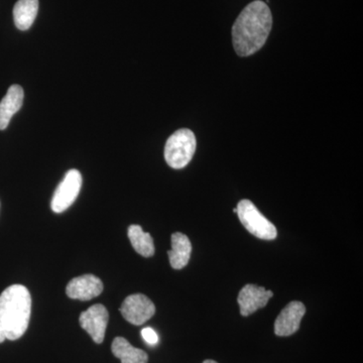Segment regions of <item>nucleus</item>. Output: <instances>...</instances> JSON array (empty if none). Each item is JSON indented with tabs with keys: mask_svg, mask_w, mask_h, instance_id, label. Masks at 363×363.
I'll use <instances>...</instances> for the list:
<instances>
[{
	"mask_svg": "<svg viewBox=\"0 0 363 363\" xmlns=\"http://www.w3.org/2000/svg\"><path fill=\"white\" fill-rule=\"evenodd\" d=\"M32 297L23 285L9 286L0 295V329L9 340L20 339L28 330Z\"/></svg>",
	"mask_w": 363,
	"mask_h": 363,
	"instance_id": "obj_2",
	"label": "nucleus"
},
{
	"mask_svg": "<svg viewBox=\"0 0 363 363\" xmlns=\"http://www.w3.org/2000/svg\"><path fill=\"white\" fill-rule=\"evenodd\" d=\"M238 218L248 233L264 240H272L278 235L276 226L260 213L250 200H241L236 208Z\"/></svg>",
	"mask_w": 363,
	"mask_h": 363,
	"instance_id": "obj_4",
	"label": "nucleus"
},
{
	"mask_svg": "<svg viewBox=\"0 0 363 363\" xmlns=\"http://www.w3.org/2000/svg\"><path fill=\"white\" fill-rule=\"evenodd\" d=\"M272 26L271 9L255 0L245 6L233 26V47L240 57L252 56L266 44Z\"/></svg>",
	"mask_w": 363,
	"mask_h": 363,
	"instance_id": "obj_1",
	"label": "nucleus"
},
{
	"mask_svg": "<svg viewBox=\"0 0 363 363\" xmlns=\"http://www.w3.org/2000/svg\"><path fill=\"white\" fill-rule=\"evenodd\" d=\"M104 291L101 279L93 274H84L71 279L66 288V294L74 300L89 301L98 297Z\"/></svg>",
	"mask_w": 363,
	"mask_h": 363,
	"instance_id": "obj_10",
	"label": "nucleus"
},
{
	"mask_svg": "<svg viewBox=\"0 0 363 363\" xmlns=\"http://www.w3.org/2000/svg\"><path fill=\"white\" fill-rule=\"evenodd\" d=\"M109 315L104 305H93L85 312L81 313L80 326L91 336L95 343L104 342L105 332L108 325Z\"/></svg>",
	"mask_w": 363,
	"mask_h": 363,
	"instance_id": "obj_7",
	"label": "nucleus"
},
{
	"mask_svg": "<svg viewBox=\"0 0 363 363\" xmlns=\"http://www.w3.org/2000/svg\"><path fill=\"white\" fill-rule=\"evenodd\" d=\"M272 296L274 294L272 291L266 290L264 286L252 284L243 286L238 298L241 316H250L257 310L266 307Z\"/></svg>",
	"mask_w": 363,
	"mask_h": 363,
	"instance_id": "obj_8",
	"label": "nucleus"
},
{
	"mask_svg": "<svg viewBox=\"0 0 363 363\" xmlns=\"http://www.w3.org/2000/svg\"><path fill=\"white\" fill-rule=\"evenodd\" d=\"M128 238L136 252L145 257H150L155 253L154 240L150 233H145L140 225L128 227Z\"/></svg>",
	"mask_w": 363,
	"mask_h": 363,
	"instance_id": "obj_15",
	"label": "nucleus"
},
{
	"mask_svg": "<svg viewBox=\"0 0 363 363\" xmlns=\"http://www.w3.org/2000/svg\"><path fill=\"white\" fill-rule=\"evenodd\" d=\"M197 147L192 130L181 128L169 136L164 147V160L171 168H185L193 159Z\"/></svg>",
	"mask_w": 363,
	"mask_h": 363,
	"instance_id": "obj_3",
	"label": "nucleus"
},
{
	"mask_svg": "<svg viewBox=\"0 0 363 363\" xmlns=\"http://www.w3.org/2000/svg\"><path fill=\"white\" fill-rule=\"evenodd\" d=\"M142 336L145 342L150 344V345H156L159 342V336H157V332L154 329L150 328V327L143 329Z\"/></svg>",
	"mask_w": 363,
	"mask_h": 363,
	"instance_id": "obj_16",
	"label": "nucleus"
},
{
	"mask_svg": "<svg viewBox=\"0 0 363 363\" xmlns=\"http://www.w3.org/2000/svg\"><path fill=\"white\" fill-rule=\"evenodd\" d=\"M39 11V0H18L13 7V20L21 30H30Z\"/></svg>",
	"mask_w": 363,
	"mask_h": 363,
	"instance_id": "obj_13",
	"label": "nucleus"
},
{
	"mask_svg": "<svg viewBox=\"0 0 363 363\" xmlns=\"http://www.w3.org/2000/svg\"><path fill=\"white\" fill-rule=\"evenodd\" d=\"M114 357L121 359V363H147L149 357L142 350L133 347L125 338L116 337L111 345Z\"/></svg>",
	"mask_w": 363,
	"mask_h": 363,
	"instance_id": "obj_14",
	"label": "nucleus"
},
{
	"mask_svg": "<svg viewBox=\"0 0 363 363\" xmlns=\"http://www.w3.org/2000/svg\"><path fill=\"white\" fill-rule=\"evenodd\" d=\"M203 363H218V362H214V360L207 359V360H205V362Z\"/></svg>",
	"mask_w": 363,
	"mask_h": 363,
	"instance_id": "obj_18",
	"label": "nucleus"
},
{
	"mask_svg": "<svg viewBox=\"0 0 363 363\" xmlns=\"http://www.w3.org/2000/svg\"><path fill=\"white\" fill-rule=\"evenodd\" d=\"M172 250L168 255L171 267L175 269H182L187 266L192 252V245L188 236L181 233L172 234Z\"/></svg>",
	"mask_w": 363,
	"mask_h": 363,
	"instance_id": "obj_12",
	"label": "nucleus"
},
{
	"mask_svg": "<svg viewBox=\"0 0 363 363\" xmlns=\"http://www.w3.org/2000/svg\"><path fill=\"white\" fill-rule=\"evenodd\" d=\"M119 311L126 321L135 326H140L154 316L156 313V306L147 296L143 294H135V295L128 296L123 301Z\"/></svg>",
	"mask_w": 363,
	"mask_h": 363,
	"instance_id": "obj_6",
	"label": "nucleus"
},
{
	"mask_svg": "<svg viewBox=\"0 0 363 363\" xmlns=\"http://www.w3.org/2000/svg\"><path fill=\"white\" fill-rule=\"evenodd\" d=\"M25 92L20 85L9 88L6 96L0 101V130H4L11 123V118L23 104Z\"/></svg>",
	"mask_w": 363,
	"mask_h": 363,
	"instance_id": "obj_11",
	"label": "nucleus"
},
{
	"mask_svg": "<svg viewBox=\"0 0 363 363\" xmlns=\"http://www.w3.org/2000/svg\"><path fill=\"white\" fill-rule=\"evenodd\" d=\"M6 335H4V332H2L1 329H0V343L4 342V340H6Z\"/></svg>",
	"mask_w": 363,
	"mask_h": 363,
	"instance_id": "obj_17",
	"label": "nucleus"
},
{
	"mask_svg": "<svg viewBox=\"0 0 363 363\" xmlns=\"http://www.w3.org/2000/svg\"><path fill=\"white\" fill-rule=\"evenodd\" d=\"M306 313L305 305L298 301H293L284 308L274 322V333L281 337L291 336L300 328L301 321Z\"/></svg>",
	"mask_w": 363,
	"mask_h": 363,
	"instance_id": "obj_9",
	"label": "nucleus"
},
{
	"mask_svg": "<svg viewBox=\"0 0 363 363\" xmlns=\"http://www.w3.org/2000/svg\"><path fill=\"white\" fill-rule=\"evenodd\" d=\"M82 187V175L78 169H70L59 184L52 199V210L55 213H62L77 199Z\"/></svg>",
	"mask_w": 363,
	"mask_h": 363,
	"instance_id": "obj_5",
	"label": "nucleus"
}]
</instances>
